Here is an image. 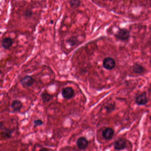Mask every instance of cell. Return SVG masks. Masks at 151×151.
<instances>
[{
    "label": "cell",
    "instance_id": "obj_1",
    "mask_svg": "<svg viewBox=\"0 0 151 151\" xmlns=\"http://www.w3.org/2000/svg\"><path fill=\"white\" fill-rule=\"evenodd\" d=\"M116 38L122 41H126L129 39L130 37L129 31L126 28H119V30L114 34Z\"/></svg>",
    "mask_w": 151,
    "mask_h": 151
},
{
    "label": "cell",
    "instance_id": "obj_2",
    "mask_svg": "<svg viewBox=\"0 0 151 151\" xmlns=\"http://www.w3.org/2000/svg\"><path fill=\"white\" fill-rule=\"evenodd\" d=\"M135 102L139 106L145 105L148 102V99L145 92H143L137 95L135 98Z\"/></svg>",
    "mask_w": 151,
    "mask_h": 151
},
{
    "label": "cell",
    "instance_id": "obj_3",
    "mask_svg": "<svg viewBox=\"0 0 151 151\" xmlns=\"http://www.w3.org/2000/svg\"><path fill=\"white\" fill-rule=\"evenodd\" d=\"M103 67L107 70H112L115 66L116 62L112 57H106L102 63Z\"/></svg>",
    "mask_w": 151,
    "mask_h": 151
},
{
    "label": "cell",
    "instance_id": "obj_4",
    "mask_svg": "<svg viewBox=\"0 0 151 151\" xmlns=\"http://www.w3.org/2000/svg\"><path fill=\"white\" fill-rule=\"evenodd\" d=\"M88 141L84 137H81L78 139L76 141V145L78 149L81 150H85L88 146Z\"/></svg>",
    "mask_w": 151,
    "mask_h": 151
},
{
    "label": "cell",
    "instance_id": "obj_5",
    "mask_svg": "<svg viewBox=\"0 0 151 151\" xmlns=\"http://www.w3.org/2000/svg\"><path fill=\"white\" fill-rule=\"evenodd\" d=\"M62 95L64 99H69L74 97L75 92L72 87H65L63 89L62 91Z\"/></svg>",
    "mask_w": 151,
    "mask_h": 151
},
{
    "label": "cell",
    "instance_id": "obj_6",
    "mask_svg": "<svg viewBox=\"0 0 151 151\" xmlns=\"http://www.w3.org/2000/svg\"><path fill=\"white\" fill-rule=\"evenodd\" d=\"M35 82L33 78L30 76H25L21 80V83L22 86L24 87H29L34 84Z\"/></svg>",
    "mask_w": 151,
    "mask_h": 151
},
{
    "label": "cell",
    "instance_id": "obj_7",
    "mask_svg": "<svg viewBox=\"0 0 151 151\" xmlns=\"http://www.w3.org/2000/svg\"><path fill=\"white\" fill-rule=\"evenodd\" d=\"M114 147L115 150L117 151L123 150L125 149L126 147V143L125 140L122 139L117 140L114 143Z\"/></svg>",
    "mask_w": 151,
    "mask_h": 151
},
{
    "label": "cell",
    "instance_id": "obj_8",
    "mask_svg": "<svg viewBox=\"0 0 151 151\" xmlns=\"http://www.w3.org/2000/svg\"><path fill=\"white\" fill-rule=\"evenodd\" d=\"M1 136L4 138L10 139L12 136L13 132L10 129L4 127L2 122L1 123Z\"/></svg>",
    "mask_w": 151,
    "mask_h": 151
},
{
    "label": "cell",
    "instance_id": "obj_9",
    "mask_svg": "<svg viewBox=\"0 0 151 151\" xmlns=\"http://www.w3.org/2000/svg\"><path fill=\"white\" fill-rule=\"evenodd\" d=\"M114 132L112 128L108 127L106 128L102 132V136L103 138L106 140H110L112 139L114 135Z\"/></svg>",
    "mask_w": 151,
    "mask_h": 151
},
{
    "label": "cell",
    "instance_id": "obj_10",
    "mask_svg": "<svg viewBox=\"0 0 151 151\" xmlns=\"http://www.w3.org/2000/svg\"><path fill=\"white\" fill-rule=\"evenodd\" d=\"M23 103L19 100H14L13 101L11 105V107L14 112H18L22 109Z\"/></svg>",
    "mask_w": 151,
    "mask_h": 151
},
{
    "label": "cell",
    "instance_id": "obj_11",
    "mask_svg": "<svg viewBox=\"0 0 151 151\" xmlns=\"http://www.w3.org/2000/svg\"><path fill=\"white\" fill-rule=\"evenodd\" d=\"M13 44V41L10 38H5L1 42L2 47L5 49H8L12 47Z\"/></svg>",
    "mask_w": 151,
    "mask_h": 151
},
{
    "label": "cell",
    "instance_id": "obj_12",
    "mask_svg": "<svg viewBox=\"0 0 151 151\" xmlns=\"http://www.w3.org/2000/svg\"><path fill=\"white\" fill-rule=\"evenodd\" d=\"M133 72L138 74H141L145 72V69L142 65L136 63L134 64L132 68Z\"/></svg>",
    "mask_w": 151,
    "mask_h": 151
},
{
    "label": "cell",
    "instance_id": "obj_13",
    "mask_svg": "<svg viewBox=\"0 0 151 151\" xmlns=\"http://www.w3.org/2000/svg\"><path fill=\"white\" fill-rule=\"evenodd\" d=\"M69 3L70 7L73 9H76L81 5V1L80 0H70Z\"/></svg>",
    "mask_w": 151,
    "mask_h": 151
},
{
    "label": "cell",
    "instance_id": "obj_14",
    "mask_svg": "<svg viewBox=\"0 0 151 151\" xmlns=\"http://www.w3.org/2000/svg\"><path fill=\"white\" fill-rule=\"evenodd\" d=\"M41 98L44 102H47L51 100L52 98V96L48 93L45 92L41 94Z\"/></svg>",
    "mask_w": 151,
    "mask_h": 151
},
{
    "label": "cell",
    "instance_id": "obj_15",
    "mask_svg": "<svg viewBox=\"0 0 151 151\" xmlns=\"http://www.w3.org/2000/svg\"><path fill=\"white\" fill-rule=\"evenodd\" d=\"M77 41V40L76 38L75 37H70V38L68 40V42H69V43L70 45H72V46L75 45Z\"/></svg>",
    "mask_w": 151,
    "mask_h": 151
},
{
    "label": "cell",
    "instance_id": "obj_16",
    "mask_svg": "<svg viewBox=\"0 0 151 151\" xmlns=\"http://www.w3.org/2000/svg\"><path fill=\"white\" fill-rule=\"evenodd\" d=\"M43 123L44 122L41 119H37V120L34 121V126H36V127L41 126V125H43Z\"/></svg>",
    "mask_w": 151,
    "mask_h": 151
},
{
    "label": "cell",
    "instance_id": "obj_17",
    "mask_svg": "<svg viewBox=\"0 0 151 151\" xmlns=\"http://www.w3.org/2000/svg\"><path fill=\"white\" fill-rule=\"evenodd\" d=\"M106 109L108 113H110L112 112L113 110H114L115 109L114 105H111L110 106H107L106 107Z\"/></svg>",
    "mask_w": 151,
    "mask_h": 151
},
{
    "label": "cell",
    "instance_id": "obj_18",
    "mask_svg": "<svg viewBox=\"0 0 151 151\" xmlns=\"http://www.w3.org/2000/svg\"><path fill=\"white\" fill-rule=\"evenodd\" d=\"M24 16L26 17H31L32 16V11L31 10H27L25 11L24 13Z\"/></svg>",
    "mask_w": 151,
    "mask_h": 151
},
{
    "label": "cell",
    "instance_id": "obj_19",
    "mask_svg": "<svg viewBox=\"0 0 151 151\" xmlns=\"http://www.w3.org/2000/svg\"><path fill=\"white\" fill-rule=\"evenodd\" d=\"M39 151H48V150L45 147H43V148H41L40 150H39Z\"/></svg>",
    "mask_w": 151,
    "mask_h": 151
},
{
    "label": "cell",
    "instance_id": "obj_20",
    "mask_svg": "<svg viewBox=\"0 0 151 151\" xmlns=\"http://www.w3.org/2000/svg\"><path fill=\"white\" fill-rule=\"evenodd\" d=\"M149 63H150V65L151 66V56L150 57V60H149Z\"/></svg>",
    "mask_w": 151,
    "mask_h": 151
}]
</instances>
